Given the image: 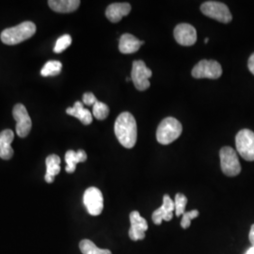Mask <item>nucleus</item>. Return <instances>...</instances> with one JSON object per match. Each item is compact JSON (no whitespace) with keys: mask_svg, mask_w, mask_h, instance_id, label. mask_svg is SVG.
I'll list each match as a JSON object with an SVG mask.
<instances>
[{"mask_svg":"<svg viewBox=\"0 0 254 254\" xmlns=\"http://www.w3.org/2000/svg\"><path fill=\"white\" fill-rule=\"evenodd\" d=\"M183 127L181 123L173 117L164 119L157 127L156 139L160 144H171L181 136Z\"/></svg>","mask_w":254,"mask_h":254,"instance_id":"nucleus-3","label":"nucleus"},{"mask_svg":"<svg viewBox=\"0 0 254 254\" xmlns=\"http://www.w3.org/2000/svg\"><path fill=\"white\" fill-rule=\"evenodd\" d=\"M236 150L247 161H254V133L249 129L240 130L236 136Z\"/></svg>","mask_w":254,"mask_h":254,"instance_id":"nucleus-5","label":"nucleus"},{"mask_svg":"<svg viewBox=\"0 0 254 254\" xmlns=\"http://www.w3.org/2000/svg\"><path fill=\"white\" fill-rule=\"evenodd\" d=\"M192 76L194 78H209L218 79L222 74L221 65L216 61L203 60L195 65L192 70Z\"/></svg>","mask_w":254,"mask_h":254,"instance_id":"nucleus-7","label":"nucleus"},{"mask_svg":"<svg viewBox=\"0 0 254 254\" xmlns=\"http://www.w3.org/2000/svg\"><path fill=\"white\" fill-rule=\"evenodd\" d=\"M79 249L83 254H112L109 250H102L89 239H83L79 243Z\"/></svg>","mask_w":254,"mask_h":254,"instance_id":"nucleus-21","label":"nucleus"},{"mask_svg":"<svg viewBox=\"0 0 254 254\" xmlns=\"http://www.w3.org/2000/svg\"><path fill=\"white\" fill-rule=\"evenodd\" d=\"M92 114L97 120H105L109 116V108L108 105L97 101L93 106H92Z\"/></svg>","mask_w":254,"mask_h":254,"instance_id":"nucleus-23","label":"nucleus"},{"mask_svg":"<svg viewBox=\"0 0 254 254\" xmlns=\"http://www.w3.org/2000/svg\"><path fill=\"white\" fill-rule=\"evenodd\" d=\"M62 68H63L62 63L58 61H50L45 64V66L41 71V74L43 76H55L61 73Z\"/></svg>","mask_w":254,"mask_h":254,"instance_id":"nucleus-22","label":"nucleus"},{"mask_svg":"<svg viewBox=\"0 0 254 254\" xmlns=\"http://www.w3.org/2000/svg\"><path fill=\"white\" fill-rule=\"evenodd\" d=\"M175 210L174 207V201H173L169 195H164L163 203L161 207L156 209L152 215V218L154 224L160 225L162 221H170L173 217V211Z\"/></svg>","mask_w":254,"mask_h":254,"instance_id":"nucleus-13","label":"nucleus"},{"mask_svg":"<svg viewBox=\"0 0 254 254\" xmlns=\"http://www.w3.org/2000/svg\"><path fill=\"white\" fill-rule=\"evenodd\" d=\"M72 44V37L68 34H65L60 37L56 43L54 47L55 53H62L65 49H67Z\"/></svg>","mask_w":254,"mask_h":254,"instance_id":"nucleus-25","label":"nucleus"},{"mask_svg":"<svg viewBox=\"0 0 254 254\" xmlns=\"http://www.w3.org/2000/svg\"><path fill=\"white\" fill-rule=\"evenodd\" d=\"M36 32V26L30 21H26L18 26L6 28L1 33V41L8 46L18 45L31 38Z\"/></svg>","mask_w":254,"mask_h":254,"instance_id":"nucleus-2","label":"nucleus"},{"mask_svg":"<svg viewBox=\"0 0 254 254\" xmlns=\"http://www.w3.org/2000/svg\"><path fill=\"white\" fill-rule=\"evenodd\" d=\"M200 10L204 15L224 24L230 23L233 19L231 11L227 6L218 1L204 2L200 6Z\"/></svg>","mask_w":254,"mask_h":254,"instance_id":"nucleus-6","label":"nucleus"},{"mask_svg":"<svg viewBox=\"0 0 254 254\" xmlns=\"http://www.w3.org/2000/svg\"><path fill=\"white\" fill-rule=\"evenodd\" d=\"M130 11L131 5L129 3H113L107 8L106 16L110 22L117 23L129 14Z\"/></svg>","mask_w":254,"mask_h":254,"instance_id":"nucleus-15","label":"nucleus"},{"mask_svg":"<svg viewBox=\"0 0 254 254\" xmlns=\"http://www.w3.org/2000/svg\"><path fill=\"white\" fill-rule=\"evenodd\" d=\"M248 67H249V70L251 71V73L254 74V53L250 57L249 59V62H248Z\"/></svg>","mask_w":254,"mask_h":254,"instance_id":"nucleus-28","label":"nucleus"},{"mask_svg":"<svg viewBox=\"0 0 254 254\" xmlns=\"http://www.w3.org/2000/svg\"><path fill=\"white\" fill-rule=\"evenodd\" d=\"M246 254H254V246H253L247 253Z\"/></svg>","mask_w":254,"mask_h":254,"instance_id":"nucleus-30","label":"nucleus"},{"mask_svg":"<svg viewBox=\"0 0 254 254\" xmlns=\"http://www.w3.org/2000/svg\"><path fill=\"white\" fill-rule=\"evenodd\" d=\"M66 113L74 118L78 119L85 126L91 125L92 122L91 111L89 109H85L81 102H75L73 108H68L66 109Z\"/></svg>","mask_w":254,"mask_h":254,"instance_id":"nucleus-17","label":"nucleus"},{"mask_svg":"<svg viewBox=\"0 0 254 254\" xmlns=\"http://www.w3.org/2000/svg\"><path fill=\"white\" fill-rule=\"evenodd\" d=\"M187 203H188V198L182 193H177L174 199V207H175L176 217H180L184 215V213L186 212Z\"/></svg>","mask_w":254,"mask_h":254,"instance_id":"nucleus-24","label":"nucleus"},{"mask_svg":"<svg viewBox=\"0 0 254 254\" xmlns=\"http://www.w3.org/2000/svg\"><path fill=\"white\" fill-rule=\"evenodd\" d=\"M219 156H220L221 170L225 175L234 177L240 173L241 172L240 162L236 151L233 148L229 146L221 148L219 152Z\"/></svg>","mask_w":254,"mask_h":254,"instance_id":"nucleus-4","label":"nucleus"},{"mask_svg":"<svg viewBox=\"0 0 254 254\" xmlns=\"http://www.w3.org/2000/svg\"><path fill=\"white\" fill-rule=\"evenodd\" d=\"M153 75L152 71L146 66L142 61H135L133 63L131 80L134 83L136 90L146 91L150 87V77Z\"/></svg>","mask_w":254,"mask_h":254,"instance_id":"nucleus-8","label":"nucleus"},{"mask_svg":"<svg viewBox=\"0 0 254 254\" xmlns=\"http://www.w3.org/2000/svg\"><path fill=\"white\" fill-rule=\"evenodd\" d=\"M46 173L45 179L47 183H53L55 176L61 173V158L57 154H50L46 160Z\"/></svg>","mask_w":254,"mask_h":254,"instance_id":"nucleus-20","label":"nucleus"},{"mask_svg":"<svg viewBox=\"0 0 254 254\" xmlns=\"http://www.w3.org/2000/svg\"><path fill=\"white\" fill-rule=\"evenodd\" d=\"M173 35L176 42L184 46H193L197 41V31L190 24H180L174 28Z\"/></svg>","mask_w":254,"mask_h":254,"instance_id":"nucleus-12","label":"nucleus"},{"mask_svg":"<svg viewBox=\"0 0 254 254\" xmlns=\"http://www.w3.org/2000/svg\"><path fill=\"white\" fill-rule=\"evenodd\" d=\"M114 132L122 145L127 149L133 148L137 137V127L134 116L130 112L121 113L115 122Z\"/></svg>","mask_w":254,"mask_h":254,"instance_id":"nucleus-1","label":"nucleus"},{"mask_svg":"<svg viewBox=\"0 0 254 254\" xmlns=\"http://www.w3.org/2000/svg\"><path fill=\"white\" fill-rule=\"evenodd\" d=\"M48 5L56 12L70 13L78 9L80 5L79 0H50Z\"/></svg>","mask_w":254,"mask_h":254,"instance_id":"nucleus-18","label":"nucleus"},{"mask_svg":"<svg viewBox=\"0 0 254 254\" xmlns=\"http://www.w3.org/2000/svg\"><path fill=\"white\" fill-rule=\"evenodd\" d=\"M199 211L198 210H191L189 212H185L183 215L181 221V227L183 229H188L190 227L191 220L193 218H198Z\"/></svg>","mask_w":254,"mask_h":254,"instance_id":"nucleus-26","label":"nucleus"},{"mask_svg":"<svg viewBox=\"0 0 254 254\" xmlns=\"http://www.w3.org/2000/svg\"><path fill=\"white\" fill-rule=\"evenodd\" d=\"M14 138V133L10 129H6L0 133V158L9 160L13 155L11 142Z\"/></svg>","mask_w":254,"mask_h":254,"instance_id":"nucleus-16","label":"nucleus"},{"mask_svg":"<svg viewBox=\"0 0 254 254\" xmlns=\"http://www.w3.org/2000/svg\"><path fill=\"white\" fill-rule=\"evenodd\" d=\"M131 227L129 229L128 235L133 241L143 240L145 238V232L148 230V223L145 218H142L137 211L131 212L130 216Z\"/></svg>","mask_w":254,"mask_h":254,"instance_id":"nucleus-11","label":"nucleus"},{"mask_svg":"<svg viewBox=\"0 0 254 254\" xmlns=\"http://www.w3.org/2000/svg\"><path fill=\"white\" fill-rule=\"evenodd\" d=\"M144 44L143 41L136 39L132 34L126 33L120 38L119 43V50L123 54H133L138 51L140 46Z\"/></svg>","mask_w":254,"mask_h":254,"instance_id":"nucleus-14","label":"nucleus"},{"mask_svg":"<svg viewBox=\"0 0 254 254\" xmlns=\"http://www.w3.org/2000/svg\"><path fill=\"white\" fill-rule=\"evenodd\" d=\"M83 202L91 216H99L104 208V198L100 190L91 187L85 191Z\"/></svg>","mask_w":254,"mask_h":254,"instance_id":"nucleus-9","label":"nucleus"},{"mask_svg":"<svg viewBox=\"0 0 254 254\" xmlns=\"http://www.w3.org/2000/svg\"><path fill=\"white\" fill-rule=\"evenodd\" d=\"M87 160V154L83 150H78L74 152L73 150H69L65 154V162H66V172L68 173H74L76 169V165L80 162H85Z\"/></svg>","mask_w":254,"mask_h":254,"instance_id":"nucleus-19","label":"nucleus"},{"mask_svg":"<svg viewBox=\"0 0 254 254\" xmlns=\"http://www.w3.org/2000/svg\"><path fill=\"white\" fill-rule=\"evenodd\" d=\"M13 118L16 121V133L20 137H26L29 134L32 123L24 105L17 104L12 110Z\"/></svg>","mask_w":254,"mask_h":254,"instance_id":"nucleus-10","label":"nucleus"},{"mask_svg":"<svg viewBox=\"0 0 254 254\" xmlns=\"http://www.w3.org/2000/svg\"><path fill=\"white\" fill-rule=\"evenodd\" d=\"M208 41H209L208 38H206V39H205V42H204V43H205V44H207V43H208Z\"/></svg>","mask_w":254,"mask_h":254,"instance_id":"nucleus-31","label":"nucleus"},{"mask_svg":"<svg viewBox=\"0 0 254 254\" xmlns=\"http://www.w3.org/2000/svg\"><path fill=\"white\" fill-rule=\"evenodd\" d=\"M249 238H250V241L251 243L254 246V224L251 228V231H250V235H249Z\"/></svg>","mask_w":254,"mask_h":254,"instance_id":"nucleus-29","label":"nucleus"},{"mask_svg":"<svg viewBox=\"0 0 254 254\" xmlns=\"http://www.w3.org/2000/svg\"><path fill=\"white\" fill-rule=\"evenodd\" d=\"M96 102H97L96 97L91 92H87L83 95V103L87 106H93Z\"/></svg>","mask_w":254,"mask_h":254,"instance_id":"nucleus-27","label":"nucleus"}]
</instances>
